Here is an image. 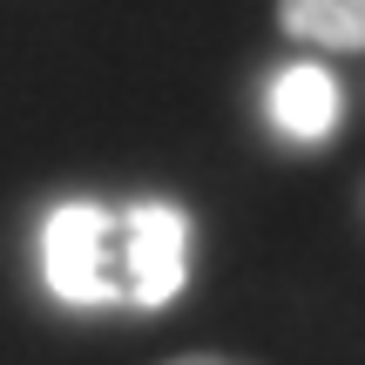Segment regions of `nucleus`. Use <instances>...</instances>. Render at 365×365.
I'll list each match as a JSON object with an SVG mask.
<instances>
[{
	"mask_svg": "<svg viewBox=\"0 0 365 365\" xmlns=\"http://www.w3.org/2000/svg\"><path fill=\"white\" fill-rule=\"evenodd\" d=\"M41 271L61 304H129L122 284V217L102 203H61L41 230Z\"/></svg>",
	"mask_w": 365,
	"mask_h": 365,
	"instance_id": "nucleus-1",
	"label": "nucleus"
},
{
	"mask_svg": "<svg viewBox=\"0 0 365 365\" xmlns=\"http://www.w3.org/2000/svg\"><path fill=\"white\" fill-rule=\"evenodd\" d=\"M190 277V223L170 203H129L122 210V284L129 304L156 312Z\"/></svg>",
	"mask_w": 365,
	"mask_h": 365,
	"instance_id": "nucleus-2",
	"label": "nucleus"
},
{
	"mask_svg": "<svg viewBox=\"0 0 365 365\" xmlns=\"http://www.w3.org/2000/svg\"><path fill=\"white\" fill-rule=\"evenodd\" d=\"M339 108H345V95L318 61L284 68L277 88H271V115H277V129H284L291 143H325V135L339 129Z\"/></svg>",
	"mask_w": 365,
	"mask_h": 365,
	"instance_id": "nucleus-3",
	"label": "nucleus"
},
{
	"mask_svg": "<svg viewBox=\"0 0 365 365\" xmlns=\"http://www.w3.org/2000/svg\"><path fill=\"white\" fill-rule=\"evenodd\" d=\"M277 27L318 54H365V0H277Z\"/></svg>",
	"mask_w": 365,
	"mask_h": 365,
	"instance_id": "nucleus-4",
	"label": "nucleus"
},
{
	"mask_svg": "<svg viewBox=\"0 0 365 365\" xmlns=\"http://www.w3.org/2000/svg\"><path fill=\"white\" fill-rule=\"evenodd\" d=\"M163 365H244V359H223V352H182V359H163Z\"/></svg>",
	"mask_w": 365,
	"mask_h": 365,
	"instance_id": "nucleus-5",
	"label": "nucleus"
}]
</instances>
